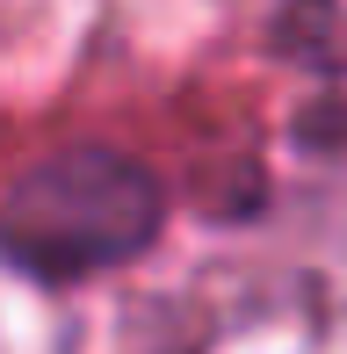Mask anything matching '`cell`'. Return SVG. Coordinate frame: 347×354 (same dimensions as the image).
Listing matches in <instances>:
<instances>
[{
  "instance_id": "cell-1",
  "label": "cell",
  "mask_w": 347,
  "mask_h": 354,
  "mask_svg": "<svg viewBox=\"0 0 347 354\" xmlns=\"http://www.w3.org/2000/svg\"><path fill=\"white\" fill-rule=\"evenodd\" d=\"M160 224V188L123 152H66L8 196V246L44 275H87L138 253Z\"/></svg>"
}]
</instances>
